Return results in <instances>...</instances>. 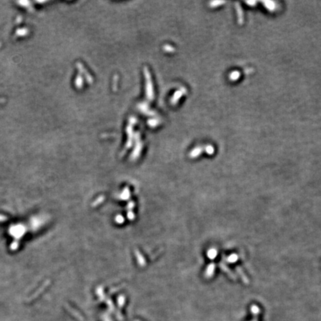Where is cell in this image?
<instances>
[{"label": "cell", "instance_id": "cell-1", "mask_svg": "<svg viewBox=\"0 0 321 321\" xmlns=\"http://www.w3.org/2000/svg\"><path fill=\"white\" fill-rule=\"evenodd\" d=\"M219 267H220V268L222 269L223 271L225 272L226 274L229 276L230 278H231V279H233V280H236V276H235V274L231 271V269H230L229 268H228L227 265H225V264H224V263H220V264H219Z\"/></svg>", "mask_w": 321, "mask_h": 321}, {"label": "cell", "instance_id": "cell-2", "mask_svg": "<svg viewBox=\"0 0 321 321\" xmlns=\"http://www.w3.org/2000/svg\"><path fill=\"white\" fill-rule=\"evenodd\" d=\"M236 271L237 274H239V276H240L241 277V279H242V282H243L244 283H245V284H248L249 283L248 278V276L245 275V272L243 271V270L242 269V268H241L240 266H237L236 268Z\"/></svg>", "mask_w": 321, "mask_h": 321}, {"label": "cell", "instance_id": "cell-3", "mask_svg": "<svg viewBox=\"0 0 321 321\" xmlns=\"http://www.w3.org/2000/svg\"><path fill=\"white\" fill-rule=\"evenodd\" d=\"M214 271H215V264L210 263V265H208V268H207L206 276H208V277H210V276H212L213 275Z\"/></svg>", "mask_w": 321, "mask_h": 321}, {"label": "cell", "instance_id": "cell-4", "mask_svg": "<svg viewBox=\"0 0 321 321\" xmlns=\"http://www.w3.org/2000/svg\"><path fill=\"white\" fill-rule=\"evenodd\" d=\"M217 251H216V249H210L208 253V256L210 259H214L216 256Z\"/></svg>", "mask_w": 321, "mask_h": 321}, {"label": "cell", "instance_id": "cell-5", "mask_svg": "<svg viewBox=\"0 0 321 321\" xmlns=\"http://www.w3.org/2000/svg\"><path fill=\"white\" fill-rule=\"evenodd\" d=\"M238 258V256L236 254H231L228 257V260L229 263H236Z\"/></svg>", "mask_w": 321, "mask_h": 321}]
</instances>
